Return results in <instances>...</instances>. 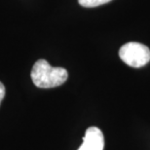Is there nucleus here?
I'll list each match as a JSON object with an SVG mask.
<instances>
[{"mask_svg": "<svg viewBox=\"0 0 150 150\" xmlns=\"http://www.w3.org/2000/svg\"><path fill=\"white\" fill-rule=\"evenodd\" d=\"M32 82L42 89L55 88L67 81L68 74L62 67H53L45 59H39L34 64L30 73Z\"/></svg>", "mask_w": 150, "mask_h": 150, "instance_id": "obj_1", "label": "nucleus"}, {"mask_svg": "<svg viewBox=\"0 0 150 150\" xmlns=\"http://www.w3.org/2000/svg\"><path fill=\"white\" fill-rule=\"evenodd\" d=\"M119 57L126 64L139 68L150 62V50L142 43L129 42L121 47Z\"/></svg>", "mask_w": 150, "mask_h": 150, "instance_id": "obj_2", "label": "nucleus"}, {"mask_svg": "<svg viewBox=\"0 0 150 150\" xmlns=\"http://www.w3.org/2000/svg\"><path fill=\"white\" fill-rule=\"evenodd\" d=\"M104 137L103 134L97 127L87 129L83 137V143L78 150H103Z\"/></svg>", "mask_w": 150, "mask_h": 150, "instance_id": "obj_3", "label": "nucleus"}, {"mask_svg": "<svg viewBox=\"0 0 150 150\" xmlns=\"http://www.w3.org/2000/svg\"><path fill=\"white\" fill-rule=\"evenodd\" d=\"M110 1H111V0H78L79 4L86 8L98 7V6L105 4V3H108Z\"/></svg>", "mask_w": 150, "mask_h": 150, "instance_id": "obj_4", "label": "nucleus"}, {"mask_svg": "<svg viewBox=\"0 0 150 150\" xmlns=\"http://www.w3.org/2000/svg\"><path fill=\"white\" fill-rule=\"evenodd\" d=\"M4 97H5V87L2 82H0V104H1Z\"/></svg>", "mask_w": 150, "mask_h": 150, "instance_id": "obj_5", "label": "nucleus"}]
</instances>
